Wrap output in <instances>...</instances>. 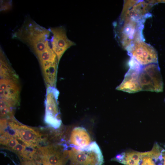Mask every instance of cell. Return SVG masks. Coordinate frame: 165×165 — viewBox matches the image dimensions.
<instances>
[{
    "label": "cell",
    "instance_id": "obj_16",
    "mask_svg": "<svg viewBox=\"0 0 165 165\" xmlns=\"http://www.w3.org/2000/svg\"><path fill=\"white\" fill-rule=\"evenodd\" d=\"M13 108L3 100H0V116L2 118L13 117Z\"/></svg>",
    "mask_w": 165,
    "mask_h": 165
},
{
    "label": "cell",
    "instance_id": "obj_10",
    "mask_svg": "<svg viewBox=\"0 0 165 165\" xmlns=\"http://www.w3.org/2000/svg\"><path fill=\"white\" fill-rule=\"evenodd\" d=\"M17 138L26 145L35 147L41 141V135L35 130L18 123L15 130Z\"/></svg>",
    "mask_w": 165,
    "mask_h": 165
},
{
    "label": "cell",
    "instance_id": "obj_18",
    "mask_svg": "<svg viewBox=\"0 0 165 165\" xmlns=\"http://www.w3.org/2000/svg\"><path fill=\"white\" fill-rule=\"evenodd\" d=\"M163 162L162 165H165V149L163 148Z\"/></svg>",
    "mask_w": 165,
    "mask_h": 165
},
{
    "label": "cell",
    "instance_id": "obj_4",
    "mask_svg": "<svg viewBox=\"0 0 165 165\" xmlns=\"http://www.w3.org/2000/svg\"><path fill=\"white\" fill-rule=\"evenodd\" d=\"M59 92L54 87H47L45 100V121L48 125L54 128L59 127L61 121L59 116L58 106Z\"/></svg>",
    "mask_w": 165,
    "mask_h": 165
},
{
    "label": "cell",
    "instance_id": "obj_9",
    "mask_svg": "<svg viewBox=\"0 0 165 165\" xmlns=\"http://www.w3.org/2000/svg\"><path fill=\"white\" fill-rule=\"evenodd\" d=\"M130 68L121 83L116 89L129 93L141 91L139 81L140 71L143 67L136 64L129 65Z\"/></svg>",
    "mask_w": 165,
    "mask_h": 165
},
{
    "label": "cell",
    "instance_id": "obj_5",
    "mask_svg": "<svg viewBox=\"0 0 165 165\" xmlns=\"http://www.w3.org/2000/svg\"><path fill=\"white\" fill-rule=\"evenodd\" d=\"M121 29L120 41L123 46L128 52L141 41V25L138 21L132 20L123 21Z\"/></svg>",
    "mask_w": 165,
    "mask_h": 165
},
{
    "label": "cell",
    "instance_id": "obj_6",
    "mask_svg": "<svg viewBox=\"0 0 165 165\" xmlns=\"http://www.w3.org/2000/svg\"><path fill=\"white\" fill-rule=\"evenodd\" d=\"M131 58L143 67L158 62L157 53L151 46L141 41L128 52Z\"/></svg>",
    "mask_w": 165,
    "mask_h": 165
},
{
    "label": "cell",
    "instance_id": "obj_1",
    "mask_svg": "<svg viewBox=\"0 0 165 165\" xmlns=\"http://www.w3.org/2000/svg\"><path fill=\"white\" fill-rule=\"evenodd\" d=\"M12 38L26 45L38 58L40 66L57 60L52 45V33L30 18L25 19L21 26L13 34Z\"/></svg>",
    "mask_w": 165,
    "mask_h": 165
},
{
    "label": "cell",
    "instance_id": "obj_12",
    "mask_svg": "<svg viewBox=\"0 0 165 165\" xmlns=\"http://www.w3.org/2000/svg\"><path fill=\"white\" fill-rule=\"evenodd\" d=\"M163 148L158 144H154L150 151L142 152L139 165H162L163 158Z\"/></svg>",
    "mask_w": 165,
    "mask_h": 165
},
{
    "label": "cell",
    "instance_id": "obj_13",
    "mask_svg": "<svg viewBox=\"0 0 165 165\" xmlns=\"http://www.w3.org/2000/svg\"><path fill=\"white\" fill-rule=\"evenodd\" d=\"M72 146L75 148H84L91 143L90 135L86 130L83 127H78L72 130L70 137Z\"/></svg>",
    "mask_w": 165,
    "mask_h": 165
},
{
    "label": "cell",
    "instance_id": "obj_17",
    "mask_svg": "<svg viewBox=\"0 0 165 165\" xmlns=\"http://www.w3.org/2000/svg\"><path fill=\"white\" fill-rule=\"evenodd\" d=\"M27 145L18 143L13 150L21 156L24 152Z\"/></svg>",
    "mask_w": 165,
    "mask_h": 165
},
{
    "label": "cell",
    "instance_id": "obj_7",
    "mask_svg": "<svg viewBox=\"0 0 165 165\" xmlns=\"http://www.w3.org/2000/svg\"><path fill=\"white\" fill-rule=\"evenodd\" d=\"M52 33V49L59 62L65 51L75 43L68 38L65 28L61 26L50 28Z\"/></svg>",
    "mask_w": 165,
    "mask_h": 165
},
{
    "label": "cell",
    "instance_id": "obj_15",
    "mask_svg": "<svg viewBox=\"0 0 165 165\" xmlns=\"http://www.w3.org/2000/svg\"><path fill=\"white\" fill-rule=\"evenodd\" d=\"M0 79L18 80V77L12 69L4 53L0 48Z\"/></svg>",
    "mask_w": 165,
    "mask_h": 165
},
{
    "label": "cell",
    "instance_id": "obj_3",
    "mask_svg": "<svg viewBox=\"0 0 165 165\" xmlns=\"http://www.w3.org/2000/svg\"><path fill=\"white\" fill-rule=\"evenodd\" d=\"M139 81L141 91L162 92L163 83L158 63L143 67L139 73Z\"/></svg>",
    "mask_w": 165,
    "mask_h": 165
},
{
    "label": "cell",
    "instance_id": "obj_19",
    "mask_svg": "<svg viewBox=\"0 0 165 165\" xmlns=\"http://www.w3.org/2000/svg\"><path fill=\"white\" fill-rule=\"evenodd\" d=\"M163 2H165V0H163Z\"/></svg>",
    "mask_w": 165,
    "mask_h": 165
},
{
    "label": "cell",
    "instance_id": "obj_14",
    "mask_svg": "<svg viewBox=\"0 0 165 165\" xmlns=\"http://www.w3.org/2000/svg\"><path fill=\"white\" fill-rule=\"evenodd\" d=\"M142 152L136 151L123 152L117 155L114 160L125 165H139Z\"/></svg>",
    "mask_w": 165,
    "mask_h": 165
},
{
    "label": "cell",
    "instance_id": "obj_11",
    "mask_svg": "<svg viewBox=\"0 0 165 165\" xmlns=\"http://www.w3.org/2000/svg\"><path fill=\"white\" fill-rule=\"evenodd\" d=\"M40 153L43 165H65V157L54 147L47 146L40 147Z\"/></svg>",
    "mask_w": 165,
    "mask_h": 165
},
{
    "label": "cell",
    "instance_id": "obj_8",
    "mask_svg": "<svg viewBox=\"0 0 165 165\" xmlns=\"http://www.w3.org/2000/svg\"><path fill=\"white\" fill-rule=\"evenodd\" d=\"M0 100L7 103L14 108L19 102L20 88L18 81L0 79Z\"/></svg>",
    "mask_w": 165,
    "mask_h": 165
},
{
    "label": "cell",
    "instance_id": "obj_2",
    "mask_svg": "<svg viewBox=\"0 0 165 165\" xmlns=\"http://www.w3.org/2000/svg\"><path fill=\"white\" fill-rule=\"evenodd\" d=\"M68 154L72 165H102L103 163L102 153L95 142L84 148L73 147Z\"/></svg>",
    "mask_w": 165,
    "mask_h": 165
}]
</instances>
